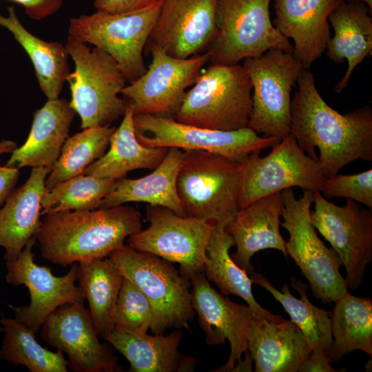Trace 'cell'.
<instances>
[{"label":"cell","instance_id":"1","mask_svg":"<svg viewBox=\"0 0 372 372\" xmlns=\"http://www.w3.org/2000/svg\"><path fill=\"white\" fill-rule=\"evenodd\" d=\"M296 82L290 134L307 154L318 160L324 176L336 175L358 159L371 161V108L364 106L339 113L322 99L309 69L302 70Z\"/></svg>","mask_w":372,"mask_h":372},{"label":"cell","instance_id":"2","mask_svg":"<svg viewBox=\"0 0 372 372\" xmlns=\"http://www.w3.org/2000/svg\"><path fill=\"white\" fill-rule=\"evenodd\" d=\"M142 228L140 211L123 205L46 214L34 235L46 260L62 266L108 257Z\"/></svg>","mask_w":372,"mask_h":372},{"label":"cell","instance_id":"3","mask_svg":"<svg viewBox=\"0 0 372 372\" xmlns=\"http://www.w3.org/2000/svg\"><path fill=\"white\" fill-rule=\"evenodd\" d=\"M242 163L204 150H184L176 189L187 216L225 229L240 209Z\"/></svg>","mask_w":372,"mask_h":372},{"label":"cell","instance_id":"4","mask_svg":"<svg viewBox=\"0 0 372 372\" xmlns=\"http://www.w3.org/2000/svg\"><path fill=\"white\" fill-rule=\"evenodd\" d=\"M192 85L176 110L175 120L224 131L247 126L252 85L242 64H211Z\"/></svg>","mask_w":372,"mask_h":372},{"label":"cell","instance_id":"5","mask_svg":"<svg viewBox=\"0 0 372 372\" xmlns=\"http://www.w3.org/2000/svg\"><path fill=\"white\" fill-rule=\"evenodd\" d=\"M65 45L74 63L66 79L70 104L81 118V128L111 125L126 110L120 94L127 82L118 63L105 51L70 36Z\"/></svg>","mask_w":372,"mask_h":372},{"label":"cell","instance_id":"6","mask_svg":"<svg viewBox=\"0 0 372 372\" xmlns=\"http://www.w3.org/2000/svg\"><path fill=\"white\" fill-rule=\"evenodd\" d=\"M108 257L149 300L154 311L150 329L153 334L163 335L173 328L189 329L195 317L190 280L171 262L126 245Z\"/></svg>","mask_w":372,"mask_h":372},{"label":"cell","instance_id":"7","mask_svg":"<svg viewBox=\"0 0 372 372\" xmlns=\"http://www.w3.org/2000/svg\"><path fill=\"white\" fill-rule=\"evenodd\" d=\"M282 196L280 225L289 234L285 243L287 255L309 282L313 296L324 304L333 302L347 291V283L340 272L342 265L338 255L320 239L311 223L313 192L304 190L297 198L287 188Z\"/></svg>","mask_w":372,"mask_h":372},{"label":"cell","instance_id":"8","mask_svg":"<svg viewBox=\"0 0 372 372\" xmlns=\"http://www.w3.org/2000/svg\"><path fill=\"white\" fill-rule=\"evenodd\" d=\"M271 1L216 0L217 34L206 52L211 64H238L271 49L293 52L271 21Z\"/></svg>","mask_w":372,"mask_h":372},{"label":"cell","instance_id":"9","mask_svg":"<svg viewBox=\"0 0 372 372\" xmlns=\"http://www.w3.org/2000/svg\"><path fill=\"white\" fill-rule=\"evenodd\" d=\"M163 0L139 11L124 14L96 12L71 18L68 36L108 53L118 63L127 83L147 70L143 57Z\"/></svg>","mask_w":372,"mask_h":372},{"label":"cell","instance_id":"10","mask_svg":"<svg viewBox=\"0 0 372 372\" xmlns=\"http://www.w3.org/2000/svg\"><path fill=\"white\" fill-rule=\"evenodd\" d=\"M252 85L248 127L280 139L290 134L291 92L304 69L293 52L271 49L242 64Z\"/></svg>","mask_w":372,"mask_h":372},{"label":"cell","instance_id":"11","mask_svg":"<svg viewBox=\"0 0 372 372\" xmlns=\"http://www.w3.org/2000/svg\"><path fill=\"white\" fill-rule=\"evenodd\" d=\"M134 123L136 137L145 147L204 150L240 163L281 140L260 136L248 127L231 131L211 130L185 124L172 116L137 114L134 115Z\"/></svg>","mask_w":372,"mask_h":372},{"label":"cell","instance_id":"12","mask_svg":"<svg viewBox=\"0 0 372 372\" xmlns=\"http://www.w3.org/2000/svg\"><path fill=\"white\" fill-rule=\"evenodd\" d=\"M146 219L149 226L128 237L130 247L178 263L180 274L189 280L204 273L206 247L214 225L151 205L146 207Z\"/></svg>","mask_w":372,"mask_h":372},{"label":"cell","instance_id":"13","mask_svg":"<svg viewBox=\"0 0 372 372\" xmlns=\"http://www.w3.org/2000/svg\"><path fill=\"white\" fill-rule=\"evenodd\" d=\"M242 165L240 209L293 187L320 192L326 178L318 160L307 154L291 134L273 145L267 156L254 152Z\"/></svg>","mask_w":372,"mask_h":372},{"label":"cell","instance_id":"14","mask_svg":"<svg viewBox=\"0 0 372 372\" xmlns=\"http://www.w3.org/2000/svg\"><path fill=\"white\" fill-rule=\"evenodd\" d=\"M313 195L311 223L338 255L345 269L347 287L356 289L372 260V212L351 199H346L341 207L320 192Z\"/></svg>","mask_w":372,"mask_h":372},{"label":"cell","instance_id":"15","mask_svg":"<svg viewBox=\"0 0 372 372\" xmlns=\"http://www.w3.org/2000/svg\"><path fill=\"white\" fill-rule=\"evenodd\" d=\"M152 62L144 74L126 85L121 95L134 114L169 116L175 114L186 93L203 66L209 61L207 52L187 59L167 54L149 43Z\"/></svg>","mask_w":372,"mask_h":372},{"label":"cell","instance_id":"16","mask_svg":"<svg viewBox=\"0 0 372 372\" xmlns=\"http://www.w3.org/2000/svg\"><path fill=\"white\" fill-rule=\"evenodd\" d=\"M32 238L17 258L6 261V280L14 287L25 285L30 293V303L26 306H10L14 318L35 333L39 331L47 317L59 307L68 303H83L85 298L78 281V262L72 264L64 276H54L49 267L40 266L34 260Z\"/></svg>","mask_w":372,"mask_h":372},{"label":"cell","instance_id":"17","mask_svg":"<svg viewBox=\"0 0 372 372\" xmlns=\"http://www.w3.org/2000/svg\"><path fill=\"white\" fill-rule=\"evenodd\" d=\"M41 339L68 355L74 372H119L110 344L101 343L83 303H68L52 312L40 328Z\"/></svg>","mask_w":372,"mask_h":372},{"label":"cell","instance_id":"18","mask_svg":"<svg viewBox=\"0 0 372 372\" xmlns=\"http://www.w3.org/2000/svg\"><path fill=\"white\" fill-rule=\"evenodd\" d=\"M216 5V0H163L149 43L178 59L206 52L217 34Z\"/></svg>","mask_w":372,"mask_h":372},{"label":"cell","instance_id":"19","mask_svg":"<svg viewBox=\"0 0 372 372\" xmlns=\"http://www.w3.org/2000/svg\"><path fill=\"white\" fill-rule=\"evenodd\" d=\"M190 283L192 304L206 343L217 345L228 340L230 344L227 362L214 371H233L242 355L248 353L247 331L254 313L248 305L236 303L217 292L204 273L194 276Z\"/></svg>","mask_w":372,"mask_h":372},{"label":"cell","instance_id":"20","mask_svg":"<svg viewBox=\"0 0 372 372\" xmlns=\"http://www.w3.org/2000/svg\"><path fill=\"white\" fill-rule=\"evenodd\" d=\"M282 207V192L266 196L240 209L225 229L236 246L231 258L249 276L255 271L250 260L260 250L276 249L287 258L280 232Z\"/></svg>","mask_w":372,"mask_h":372},{"label":"cell","instance_id":"21","mask_svg":"<svg viewBox=\"0 0 372 372\" xmlns=\"http://www.w3.org/2000/svg\"><path fill=\"white\" fill-rule=\"evenodd\" d=\"M337 0H274L273 25L294 42L293 53L304 69L324 52L331 37L329 17Z\"/></svg>","mask_w":372,"mask_h":372},{"label":"cell","instance_id":"22","mask_svg":"<svg viewBox=\"0 0 372 372\" xmlns=\"http://www.w3.org/2000/svg\"><path fill=\"white\" fill-rule=\"evenodd\" d=\"M247 340L256 372H296L312 351L308 340L291 321L271 322L254 314Z\"/></svg>","mask_w":372,"mask_h":372},{"label":"cell","instance_id":"23","mask_svg":"<svg viewBox=\"0 0 372 372\" xmlns=\"http://www.w3.org/2000/svg\"><path fill=\"white\" fill-rule=\"evenodd\" d=\"M75 114L66 99H48L34 112L26 141L12 152L6 165L18 169L43 167L50 172L68 138Z\"/></svg>","mask_w":372,"mask_h":372},{"label":"cell","instance_id":"24","mask_svg":"<svg viewBox=\"0 0 372 372\" xmlns=\"http://www.w3.org/2000/svg\"><path fill=\"white\" fill-rule=\"evenodd\" d=\"M50 171L32 168L27 180L14 189L0 209V247L5 249L3 259H16L33 238L40 225L41 199Z\"/></svg>","mask_w":372,"mask_h":372},{"label":"cell","instance_id":"25","mask_svg":"<svg viewBox=\"0 0 372 372\" xmlns=\"http://www.w3.org/2000/svg\"><path fill=\"white\" fill-rule=\"evenodd\" d=\"M100 336L125 357L132 372H191L196 365L194 357L178 351L183 337L179 330L150 335L113 329Z\"/></svg>","mask_w":372,"mask_h":372},{"label":"cell","instance_id":"26","mask_svg":"<svg viewBox=\"0 0 372 372\" xmlns=\"http://www.w3.org/2000/svg\"><path fill=\"white\" fill-rule=\"evenodd\" d=\"M371 10L364 3L342 2L331 12L328 21L333 29V36L327 45V56L336 63L346 59L347 71L335 85L337 93L347 86L355 68L372 52Z\"/></svg>","mask_w":372,"mask_h":372},{"label":"cell","instance_id":"27","mask_svg":"<svg viewBox=\"0 0 372 372\" xmlns=\"http://www.w3.org/2000/svg\"><path fill=\"white\" fill-rule=\"evenodd\" d=\"M183 158L184 152L171 147L152 173L139 178L125 177L116 180L99 208L141 202L165 207L177 214L187 216L176 189L177 177Z\"/></svg>","mask_w":372,"mask_h":372},{"label":"cell","instance_id":"28","mask_svg":"<svg viewBox=\"0 0 372 372\" xmlns=\"http://www.w3.org/2000/svg\"><path fill=\"white\" fill-rule=\"evenodd\" d=\"M134 115L132 108L126 105L122 121L110 138L109 150L83 174L118 180L133 170L154 169L162 162L169 148L143 145L136 137Z\"/></svg>","mask_w":372,"mask_h":372},{"label":"cell","instance_id":"29","mask_svg":"<svg viewBox=\"0 0 372 372\" xmlns=\"http://www.w3.org/2000/svg\"><path fill=\"white\" fill-rule=\"evenodd\" d=\"M7 11L6 16L0 13V26L12 33L29 56L47 99H58L70 73V56L65 45L43 41L29 32L19 19L14 6H9Z\"/></svg>","mask_w":372,"mask_h":372},{"label":"cell","instance_id":"30","mask_svg":"<svg viewBox=\"0 0 372 372\" xmlns=\"http://www.w3.org/2000/svg\"><path fill=\"white\" fill-rule=\"evenodd\" d=\"M235 245L232 236L225 229L215 227L206 247L204 274L226 295L243 299L256 317L271 322H282L281 316L275 315L262 307L252 291L253 280L248 273L231 258L229 250Z\"/></svg>","mask_w":372,"mask_h":372},{"label":"cell","instance_id":"31","mask_svg":"<svg viewBox=\"0 0 372 372\" xmlns=\"http://www.w3.org/2000/svg\"><path fill=\"white\" fill-rule=\"evenodd\" d=\"M335 302L330 313L332 343L328 352L331 362L360 350L372 356V300L357 297L348 290Z\"/></svg>","mask_w":372,"mask_h":372},{"label":"cell","instance_id":"32","mask_svg":"<svg viewBox=\"0 0 372 372\" xmlns=\"http://www.w3.org/2000/svg\"><path fill=\"white\" fill-rule=\"evenodd\" d=\"M78 281L99 335L114 327L116 305L124 276L109 257L78 262Z\"/></svg>","mask_w":372,"mask_h":372},{"label":"cell","instance_id":"33","mask_svg":"<svg viewBox=\"0 0 372 372\" xmlns=\"http://www.w3.org/2000/svg\"><path fill=\"white\" fill-rule=\"evenodd\" d=\"M253 282L260 285L278 300L288 313L291 321L302 332L312 349L320 348L328 354L332 343L330 312L314 306L308 299V286L294 276L291 277L292 287L297 291L300 298L293 296L287 284L281 291L276 289L269 280L260 273L249 275Z\"/></svg>","mask_w":372,"mask_h":372},{"label":"cell","instance_id":"34","mask_svg":"<svg viewBox=\"0 0 372 372\" xmlns=\"http://www.w3.org/2000/svg\"><path fill=\"white\" fill-rule=\"evenodd\" d=\"M3 337L0 358L14 365H23L31 372H68L63 352L50 351L35 338V333L15 318L1 319Z\"/></svg>","mask_w":372,"mask_h":372},{"label":"cell","instance_id":"35","mask_svg":"<svg viewBox=\"0 0 372 372\" xmlns=\"http://www.w3.org/2000/svg\"><path fill=\"white\" fill-rule=\"evenodd\" d=\"M116 127L112 125L83 130L66 139L60 155L46 177L45 189L83 174L85 169L99 159L110 145Z\"/></svg>","mask_w":372,"mask_h":372},{"label":"cell","instance_id":"36","mask_svg":"<svg viewBox=\"0 0 372 372\" xmlns=\"http://www.w3.org/2000/svg\"><path fill=\"white\" fill-rule=\"evenodd\" d=\"M115 180L83 174L61 182L43 192L41 199V214L99 208Z\"/></svg>","mask_w":372,"mask_h":372},{"label":"cell","instance_id":"37","mask_svg":"<svg viewBox=\"0 0 372 372\" xmlns=\"http://www.w3.org/2000/svg\"><path fill=\"white\" fill-rule=\"evenodd\" d=\"M154 321L152 306L142 291L124 277L114 318V329L130 333H147Z\"/></svg>","mask_w":372,"mask_h":372},{"label":"cell","instance_id":"38","mask_svg":"<svg viewBox=\"0 0 372 372\" xmlns=\"http://www.w3.org/2000/svg\"><path fill=\"white\" fill-rule=\"evenodd\" d=\"M321 194L327 198L342 197L372 208V169L354 174L326 177Z\"/></svg>","mask_w":372,"mask_h":372},{"label":"cell","instance_id":"39","mask_svg":"<svg viewBox=\"0 0 372 372\" xmlns=\"http://www.w3.org/2000/svg\"><path fill=\"white\" fill-rule=\"evenodd\" d=\"M158 0H94L97 12L107 14L134 12L149 8Z\"/></svg>","mask_w":372,"mask_h":372},{"label":"cell","instance_id":"40","mask_svg":"<svg viewBox=\"0 0 372 372\" xmlns=\"http://www.w3.org/2000/svg\"><path fill=\"white\" fill-rule=\"evenodd\" d=\"M22 6L32 19L40 21L54 14L62 6L63 0H10Z\"/></svg>","mask_w":372,"mask_h":372},{"label":"cell","instance_id":"41","mask_svg":"<svg viewBox=\"0 0 372 372\" xmlns=\"http://www.w3.org/2000/svg\"><path fill=\"white\" fill-rule=\"evenodd\" d=\"M298 372H335L326 351L320 348L313 349L298 370Z\"/></svg>","mask_w":372,"mask_h":372},{"label":"cell","instance_id":"42","mask_svg":"<svg viewBox=\"0 0 372 372\" xmlns=\"http://www.w3.org/2000/svg\"><path fill=\"white\" fill-rule=\"evenodd\" d=\"M19 174L18 168L2 165L0 161V209L14 190Z\"/></svg>","mask_w":372,"mask_h":372},{"label":"cell","instance_id":"43","mask_svg":"<svg viewBox=\"0 0 372 372\" xmlns=\"http://www.w3.org/2000/svg\"><path fill=\"white\" fill-rule=\"evenodd\" d=\"M17 147V143L14 141L11 140H3L0 141V156L12 153Z\"/></svg>","mask_w":372,"mask_h":372},{"label":"cell","instance_id":"44","mask_svg":"<svg viewBox=\"0 0 372 372\" xmlns=\"http://www.w3.org/2000/svg\"><path fill=\"white\" fill-rule=\"evenodd\" d=\"M356 1L365 3L369 9L372 10V0H337V5L342 2Z\"/></svg>","mask_w":372,"mask_h":372},{"label":"cell","instance_id":"45","mask_svg":"<svg viewBox=\"0 0 372 372\" xmlns=\"http://www.w3.org/2000/svg\"><path fill=\"white\" fill-rule=\"evenodd\" d=\"M3 331V327H2V325L1 324V319H0V331Z\"/></svg>","mask_w":372,"mask_h":372}]
</instances>
